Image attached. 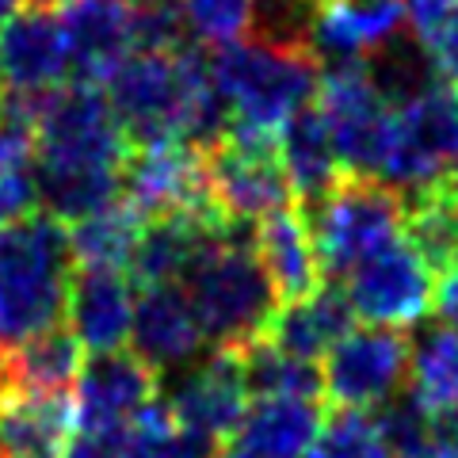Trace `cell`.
<instances>
[{
	"label": "cell",
	"mask_w": 458,
	"mask_h": 458,
	"mask_svg": "<svg viewBox=\"0 0 458 458\" xmlns=\"http://www.w3.org/2000/svg\"><path fill=\"white\" fill-rule=\"evenodd\" d=\"M214 92L222 96L229 126L279 138L306 104H313L321 65L306 42L241 38L207 54Z\"/></svg>",
	"instance_id": "7a4b0ae2"
},
{
	"label": "cell",
	"mask_w": 458,
	"mask_h": 458,
	"mask_svg": "<svg viewBox=\"0 0 458 458\" xmlns=\"http://www.w3.org/2000/svg\"><path fill=\"white\" fill-rule=\"evenodd\" d=\"M348 306L355 318H367L375 328H405L428 318L432 310V271H428L417 252L405 241H394L382 252L348 276Z\"/></svg>",
	"instance_id": "30bf717a"
},
{
	"label": "cell",
	"mask_w": 458,
	"mask_h": 458,
	"mask_svg": "<svg viewBox=\"0 0 458 458\" xmlns=\"http://www.w3.org/2000/svg\"><path fill=\"white\" fill-rule=\"evenodd\" d=\"M432 310H436V325L458 333V271L439 283V291L432 298Z\"/></svg>",
	"instance_id": "e575fe53"
},
{
	"label": "cell",
	"mask_w": 458,
	"mask_h": 458,
	"mask_svg": "<svg viewBox=\"0 0 458 458\" xmlns=\"http://www.w3.org/2000/svg\"><path fill=\"white\" fill-rule=\"evenodd\" d=\"M131 146L107 107L104 89L69 81L42 104L31 131L38 210L57 225H77L123 199Z\"/></svg>",
	"instance_id": "6da1fadb"
},
{
	"label": "cell",
	"mask_w": 458,
	"mask_h": 458,
	"mask_svg": "<svg viewBox=\"0 0 458 458\" xmlns=\"http://www.w3.org/2000/svg\"><path fill=\"white\" fill-rule=\"evenodd\" d=\"M81 344L65 325L47 328L0 367V394H69L81 375Z\"/></svg>",
	"instance_id": "44dd1931"
},
{
	"label": "cell",
	"mask_w": 458,
	"mask_h": 458,
	"mask_svg": "<svg viewBox=\"0 0 458 458\" xmlns=\"http://www.w3.org/2000/svg\"><path fill=\"white\" fill-rule=\"evenodd\" d=\"M409 397L417 401L432 420L458 409V333H451V328H443V325H432V333L412 340Z\"/></svg>",
	"instance_id": "cb8c5ba5"
},
{
	"label": "cell",
	"mask_w": 458,
	"mask_h": 458,
	"mask_svg": "<svg viewBox=\"0 0 458 458\" xmlns=\"http://www.w3.org/2000/svg\"><path fill=\"white\" fill-rule=\"evenodd\" d=\"M218 443H210L168 417L165 401H153L149 409H141L123 432L119 458H214Z\"/></svg>",
	"instance_id": "484cf974"
},
{
	"label": "cell",
	"mask_w": 458,
	"mask_h": 458,
	"mask_svg": "<svg viewBox=\"0 0 458 458\" xmlns=\"http://www.w3.org/2000/svg\"><path fill=\"white\" fill-rule=\"evenodd\" d=\"M252 249H256V260H260L264 276L271 283V291L279 298V306L302 302V298H310L325 283L321 267H318V252H313L306 214L298 207L276 210L256 222Z\"/></svg>",
	"instance_id": "2e32d148"
},
{
	"label": "cell",
	"mask_w": 458,
	"mask_h": 458,
	"mask_svg": "<svg viewBox=\"0 0 458 458\" xmlns=\"http://www.w3.org/2000/svg\"><path fill=\"white\" fill-rule=\"evenodd\" d=\"M214 458H276V454H264V451H256V447H249V443H241V439H229V443H222Z\"/></svg>",
	"instance_id": "d590c367"
},
{
	"label": "cell",
	"mask_w": 458,
	"mask_h": 458,
	"mask_svg": "<svg viewBox=\"0 0 458 458\" xmlns=\"http://www.w3.org/2000/svg\"><path fill=\"white\" fill-rule=\"evenodd\" d=\"M69 276L73 256L65 229L42 210L0 229V367L27 340L65 325Z\"/></svg>",
	"instance_id": "3957f363"
},
{
	"label": "cell",
	"mask_w": 458,
	"mask_h": 458,
	"mask_svg": "<svg viewBox=\"0 0 458 458\" xmlns=\"http://www.w3.org/2000/svg\"><path fill=\"white\" fill-rule=\"evenodd\" d=\"M409 458H458V454H451L447 447H439V443H432V447H424V451L409 454Z\"/></svg>",
	"instance_id": "74e56055"
},
{
	"label": "cell",
	"mask_w": 458,
	"mask_h": 458,
	"mask_svg": "<svg viewBox=\"0 0 458 458\" xmlns=\"http://www.w3.org/2000/svg\"><path fill=\"white\" fill-rule=\"evenodd\" d=\"M165 409L183 432H195L218 443V447L229 443L249 412V386H245V367H241V352L214 348L203 363H195L172 386Z\"/></svg>",
	"instance_id": "7c38bea8"
},
{
	"label": "cell",
	"mask_w": 458,
	"mask_h": 458,
	"mask_svg": "<svg viewBox=\"0 0 458 458\" xmlns=\"http://www.w3.org/2000/svg\"><path fill=\"white\" fill-rule=\"evenodd\" d=\"M134 54H176L191 47L180 0H131Z\"/></svg>",
	"instance_id": "f1b7e54d"
},
{
	"label": "cell",
	"mask_w": 458,
	"mask_h": 458,
	"mask_svg": "<svg viewBox=\"0 0 458 458\" xmlns=\"http://www.w3.org/2000/svg\"><path fill=\"white\" fill-rule=\"evenodd\" d=\"M119 443L123 436H84V432H73L69 447L62 458H119Z\"/></svg>",
	"instance_id": "836d02e7"
},
{
	"label": "cell",
	"mask_w": 458,
	"mask_h": 458,
	"mask_svg": "<svg viewBox=\"0 0 458 458\" xmlns=\"http://www.w3.org/2000/svg\"><path fill=\"white\" fill-rule=\"evenodd\" d=\"M420 47L428 50V57H432L436 77L458 92V4L443 16V23L420 42Z\"/></svg>",
	"instance_id": "1f68e13d"
},
{
	"label": "cell",
	"mask_w": 458,
	"mask_h": 458,
	"mask_svg": "<svg viewBox=\"0 0 458 458\" xmlns=\"http://www.w3.org/2000/svg\"><path fill=\"white\" fill-rule=\"evenodd\" d=\"M405 245L432 276L458 271V176H443L432 188L405 199Z\"/></svg>",
	"instance_id": "ffe728a7"
},
{
	"label": "cell",
	"mask_w": 458,
	"mask_h": 458,
	"mask_svg": "<svg viewBox=\"0 0 458 458\" xmlns=\"http://www.w3.org/2000/svg\"><path fill=\"white\" fill-rule=\"evenodd\" d=\"M23 4H42V8H62L65 0H23Z\"/></svg>",
	"instance_id": "f35d334b"
},
{
	"label": "cell",
	"mask_w": 458,
	"mask_h": 458,
	"mask_svg": "<svg viewBox=\"0 0 458 458\" xmlns=\"http://www.w3.org/2000/svg\"><path fill=\"white\" fill-rule=\"evenodd\" d=\"M252 229L256 225H225L183 279V294L214 348L241 352L264 340L279 310V298L256 260Z\"/></svg>",
	"instance_id": "277c9868"
},
{
	"label": "cell",
	"mask_w": 458,
	"mask_h": 458,
	"mask_svg": "<svg viewBox=\"0 0 458 458\" xmlns=\"http://www.w3.org/2000/svg\"><path fill=\"white\" fill-rule=\"evenodd\" d=\"M352 328H355V313L348 306L344 286L321 283L310 298H302V302L279 306L264 340L276 344V348L283 355H291V360L318 367V360H325Z\"/></svg>",
	"instance_id": "e0dca14e"
},
{
	"label": "cell",
	"mask_w": 458,
	"mask_h": 458,
	"mask_svg": "<svg viewBox=\"0 0 458 458\" xmlns=\"http://www.w3.org/2000/svg\"><path fill=\"white\" fill-rule=\"evenodd\" d=\"M454 4L458 0H405V16L412 20V38L424 42Z\"/></svg>",
	"instance_id": "d6a6232c"
},
{
	"label": "cell",
	"mask_w": 458,
	"mask_h": 458,
	"mask_svg": "<svg viewBox=\"0 0 458 458\" xmlns=\"http://www.w3.org/2000/svg\"><path fill=\"white\" fill-rule=\"evenodd\" d=\"M321 119L333 138L336 161L348 176H375L390 138L394 107L375 89L367 65H336L321 69L318 81V104Z\"/></svg>",
	"instance_id": "52a82bcc"
},
{
	"label": "cell",
	"mask_w": 458,
	"mask_h": 458,
	"mask_svg": "<svg viewBox=\"0 0 458 458\" xmlns=\"http://www.w3.org/2000/svg\"><path fill=\"white\" fill-rule=\"evenodd\" d=\"M161 394V375L146 367L134 352L92 355L77 375L73 424L84 436H123L141 409Z\"/></svg>",
	"instance_id": "8fae6325"
},
{
	"label": "cell",
	"mask_w": 458,
	"mask_h": 458,
	"mask_svg": "<svg viewBox=\"0 0 458 458\" xmlns=\"http://www.w3.org/2000/svg\"><path fill=\"white\" fill-rule=\"evenodd\" d=\"M306 458H394L378 424L363 409H328Z\"/></svg>",
	"instance_id": "4316f807"
},
{
	"label": "cell",
	"mask_w": 458,
	"mask_h": 458,
	"mask_svg": "<svg viewBox=\"0 0 458 458\" xmlns=\"http://www.w3.org/2000/svg\"><path fill=\"white\" fill-rule=\"evenodd\" d=\"M131 340L138 360L165 375V370L191 363L207 336L183 286H141L134 298Z\"/></svg>",
	"instance_id": "9a60e30c"
},
{
	"label": "cell",
	"mask_w": 458,
	"mask_h": 458,
	"mask_svg": "<svg viewBox=\"0 0 458 458\" xmlns=\"http://www.w3.org/2000/svg\"><path fill=\"white\" fill-rule=\"evenodd\" d=\"M57 12L69 50V77L77 84H104L134 54L131 0H65Z\"/></svg>",
	"instance_id": "4fadbf2b"
},
{
	"label": "cell",
	"mask_w": 458,
	"mask_h": 458,
	"mask_svg": "<svg viewBox=\"0 0 458 458\" xmlns=\"http://www.w3.org/2000/svg\"><path fill=\"white\" fill-rule=\"evenodd\" d=\"M298 210L306 214L325 283L348 279L363 260L401 241L405 225V195L375 176H348V172L328 195Z\"/></svg>",
	"instance_id": "5b68a950"
},
{
	"label": "cell",
	"mask_w": 458,
	"mask_h": 458,
	"mask_svg": "<svg viewBox=\"0 0 458 458\" xmlns=\"http://www.w3.org/2000/svg\"><path fill=\"white\" fill-rule=\"evenodd\" d=\"M20 8H23V0H0V27H4L12 16H16Z\"/></svg>",
	"instance_id": "8d00e7d4"
},
{
	"label": "cell",
	"mask_w": 458,
	"mask_h": 458,
	"mask_svg": "<svg viewBox=\"0 0 458 458\" xmlns=\"http://www.w3.org/2000/svg\"><path fill=\"white\" fill-rule=\"evenodd\" d=\"M188 31L207 47H229L252 35L256 0H180Z\"/></svg>",
	"instance_id": "83f0119b"
},
{
	"label": "cell",
	"mask_w": 458,
	"mask_h": 458,
	"mask_svg": "<svg viewBox=\"0 0 458 458\" xmlns=\"http://www.w3.org/2000/svg\"><path fill=\"white\" fill-rule=\"evenodd\" d=\"M141 214L119 203L104 207L92 218H84L77 225H69V256L73 267H111V271H126L131 256L138 249V233H141Z\"/></svg>",
	"instance_id": "603a6c76"
},
{
	"label": "cell",
	"mask_w": 458,
	"mask_h": 458,
	"mask_svg": "<svg viewBox=\"0 0 458 458\" xmlns=\"http://www.w3.org/2000/svg\"><path fill=\"white\" fill-rule=\"evenodd\" d=\"M134 325V283L126 271L73 267L69 276L65 328L77 336L81 352L111 355L123 352Z\"/></svg>",
	"instance_id": "5bb4252c"
},
{
	"label": "cell",
	"mask_w": 458,
	"mask_h": 458,
	"mask_svg": "<svg viewBox=\"0 0 458 458\" xmlns=\"http://www.w3.org/2000/svg\"><path fill=\"white\" fill-rule=\"evenodd\" d=\"M214 210L233 225H256L260 218L291 207V180L283 168L279 138L225 126V134L203 149Z\"/></svg>",
	"instance_id": "8992f818"
},
{
	"label": "cell",
	"mask_w": 458,
	"mask_h": 458,
	"mask_svg": "<svg viewBox=\"0 0 458 458\" xmlns=\"http://www.w3.org/2000/svg\"><path fill=\"white\" fill-rule=\"evenodd\" d=\"M73 432V394H0V458H62Z\"/></svg>",
	"instance_id": "ac0fdd59"
},
{
	"label": "cell",
	"mask_w": 458,
	"mask_h": 458,
	"mask_svg": "<svg viewBox=\"0 0 458 458\" xmlns=\"http://www.w3.org/2000/svg\"><path fill=\"white\" fill-rule=\"evenodd\" d=\"M370 417H375L378 432H382L386 447H390L394 458H409V454H417V451L436 443L432 417H428L409 394H397L390 401H382L378 412H370Z\"/></svg>",
	"instance_id": "f546056e"
},
{
	"label": "cell",
	"mask_w": 458,
	"mask_h": 458,
	"mask_svg": "<svg viewBox=\"0 0 458 458\" xmlns=\"http://www.w3.org/2000/svg\"><path fill=\"white\" fill-rule=\"evenodd\" d=\"M241 367H245L249 397H298V401H321V367L298 363L283 355L276 344L256 340L241 348Z\"/></svg>",
	"instance_id": "d4e9b609"
},
{
	"label": "cell",
	"mask_w": 458,
	"mask_h": 458,
	"mask_svg": "<svg viewBox=\"0 0 458 458\" xmlns=\"http://www.w3.org/2000/svg\"><path fill=\"white\" fill-rule=\"evenodd\" d=\"M123 203L138 210L141 222L165 214H218L207 183V153L191 141L131 149L123 165Z\"/></svg>",
	"instance_id": "9c48e42d"
},
{
	"label": "cell",
	"mask_w": 458,
	"mask_h": 458,
	"mask_svg": "<svg viewBox=\"0 0 458 458\" xmlns=\"http://www.w3.org/2000/svg\"><path fill=\"white\" fill-rule=\"evenodd\" d=\"M279 153H283V168L298 207H313L344 176L333 138H328V126L313 104L291 114V123L279 131Z\"/></svg>",
	"instance_id": "d6986e66"
},
{
	"label": "cell",
	"mask_w": 458,
	"mask_h": 458,
	"mask_svg": "<svg viewBox=\"0 0 458 458\" xmlns=\"http://www.w3.org/2000/svg\"><path fill=\"white\" fill-rule=\"evenodd\" d=\"M321 412H325V401L260 397L249 405L233 439L276 458H306L313 447V436L321 428Z\"/></svg>",
	"instance_id": "7402d4cb"
},
{
	"label": "cell",
	"mask_w": 458,
	"mask_h": 458,
	"mask_svg": "<svg viewBox=\"0 0 458 458\" xmlns=\"http://www.w3.org/2000/svg\"><path fill=\"white\" fill-rule=\"evenodd\" d=\"M38 214V180L31 161L0 168V229L20 225Z\"/></svg>",
	"instance_id": "4dcf8cb0"
},
{
	"label": "cell",
	"mask_w": 458,
	"mask_h": 458,
	"mask_svg": "<svg viewBox=\"0 0 458 458\" xmlns=\"http://www.w3.org/2000/svg\"><path fill=\"white\" fill-rule=\"evenodd\" d=\"M412 336L405 328H352L321 367L328 409H370L390 401L409 378Z\"/></svg>",
	"instance_id": "ba28073f"
}]
</instances>
